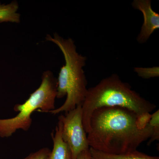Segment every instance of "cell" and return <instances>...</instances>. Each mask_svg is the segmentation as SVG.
<instances>
[{"label":"cell","instance_id":"1","mask_svg":"<svg viewBox=\"0 0 159 159\" xmlns=\"http://www.w3.org/2000/svg\"><path fill=\"white\" fill-rule=\"evenodd\" d=\"M137 114L120 107H105L94 111L87 134L90 148L106 153L119 154L137 150L150 139L152 129L148 125L138 128Z\"/></svg>","mask_w":159,"mask_h":159},{"label":"cell","instance_id":"2","mask_svg":"<svg viewBox=\"0 0 159 159\" xmlns=\"http://www.w3.org/2000/svg\"><path fill=\"white\" fill-rule=\"evenodd\" d=\"M123 107L137 114L150 113L156 106L132 89L129 84L122 81L118 74H112L88 89L81 107L82 122L87 134L94 111L102 107Z\"/></svg>","mask_w":159,"mask_h":159},{"label":"cell","instance_id":"3","mask_svg":"<svg viewBox=\"0 0 159 159\" xmlns=\"http://www.w3.org/2000/svg\"><path fill=\"white\" fill-rule=\"evenodd\" d=\"M46 39L58 46L65 61V64L61 68L57 79L56 98L61 99L66 96V99L61 106L48 113L53 115L62 112L66 113L78 106H82L86 96L88 82L83 67L87 57L77 52L71 38L66 39L55 33L53 37L48 34Z\"/></svg>","mask_w":159,"mask_h":159},{"label":"cell","instance_id":"4","mask_svg":"<svg viewBox=\"0 0 159 159\" xmlns=\"http://www.w3.org/2000/svg\"><path fill=\"white\" fill-rule=\"evenodd\" d=\"M57 86V79L52 72L43 73L39 87L24 103L14 106L13 110L19 113L13 118L0 119V137L9 138L18 129L29 130L32 122L31 114L35 111L48 113L55 109Z\"/></svg>","mask_w":159,"mask_h":159},{"label":"cell","instance_id":"5","mask_svg":"<svg viewBox=\"0 0 159 159\" xmlns=\"http://www.w3.org/2000/svg\"><path fill=\"white\" fill-rule=\"evenodd\" d=\"M58 119L62 122V139L70 149L72 159H77L81 152L90 148L87 134L83 124L81 106L61 115Z\"/></svg>","mask_w":159,"mask_h":159},{"label":"cell","instance_id":"6","mask_svg":"<svg viewBox=\"0 0 159 159\" xmlns=\"http://www.w3.org/2000/svg\"><path fill=\"white\" fill-rule=\"evenodd\" d=\"M132 6L143 14L144 21L136 39L139 43H145L154 32L159 29V13L152 9L151 0H134Z\"/></svg>","mask_w":159,"mask_h":159},{"label":"cell","instance_id":"7","mask_svg":"<svg viewBox=\"0 0 159 159\" xmlns=\"http://www.w3.org/2000/svg\"><path fill=\"white\" fill-rule=\"evenodd\" d=\"M62 123L58 120L55 132L51 134L53 148L45 159H72L70 147L62 138Z\"/></svg>","mask_w":159,"mask_h":159},{"label":"cell","instance_id":"8","mask_svg":"<svg viewBox=\"0 0 159 159\" xmlns=\"http://www.w3.org/2000/svg\"><path fill=\"white\" fill-rule=\"evenodd\" d=\"M89 151L92 159H159L158 157L151 156L138 150L119 154L106 153L91 148Z\"/></svg>","mask_w":159,"mask_h":159},{"label":"cell","instance_id":"9","mask_svg":"<svg viewBox=\"0 0 159 159\" xmlns=\"http://www.w3.org/2000/svg\"><path fill=\"white\" fill-rule=\"evenodd\" d=\"M19 5L16 1L9 4H2L0 2V23L20 22V14L17 13Z\"/></svg>","mask_w":159,"mask_h":159},{"label":"cell","instance_id":"10","mask_svg":"<svg viewBox=\"0 0 159 159\" xmlns=\"http://www.w3.org/2000/svg\"><path fill=\"white\" fill-rule=\"evenodd\" d=\"M149 125L152 129V134L149 141L148 145H150L152 142L159 140V111L158 110L154 113L151 114V117Z\"/></svg>","mask_w":159,"mask_h":159},{"label":"cell","instance_id":"11","mask_svg":"<svg viewBox=\"0 0 159 159\" xmlns=\"http://www.w3.org/2000/svg\"><path fill=\"white\" fill-rule=\"evenodd\" d=\"M134 71L138 74L139 77L144 79H149L159 76L158 66L151 68L136 67L134 69Z\"/></svg>","mask_w":159,"mask_h":159},{"label":"cell","instance_id":"12","mask_svg":"<svg viewBox=\"0 0 159 159\" xmlns=\"http://www.w3.org/2000/svg\"><path fill=\"white\" fill-rule=\"evenodd\" d=\"M151 114L150 113L145 112L137 114L136 123L138 128L140 129H144L148 125L150 121Z\"/></svg>","mask_w":159,"mask_h":159},{"label":"cell","instance_id":"13","mask_svg":"<svg viewBox=\"0 0 159 159\" xmlns=\"http://www.w3.org/2000/svg\"><path fill=\"white\" fill-rule=\"evenodd\" d=\"M51 151L47 147H44L37 151L32 152L22 159H45Z\"/></svg>","mask_w":159,"mask_h":159},{"label":"cell","instance_id":"14","mask_svg":"<svg viewBox=\"0 0 159 159\" xmlns=\"http://www.w3.org/2000/svg\"><path fill=\"white\" fill-rule=\"evenodd\" d=\"M77 159H92L89 149L81 152L78 155Z\"/></svg>","mask_w":159,"mask_h":159}]
</instances>
